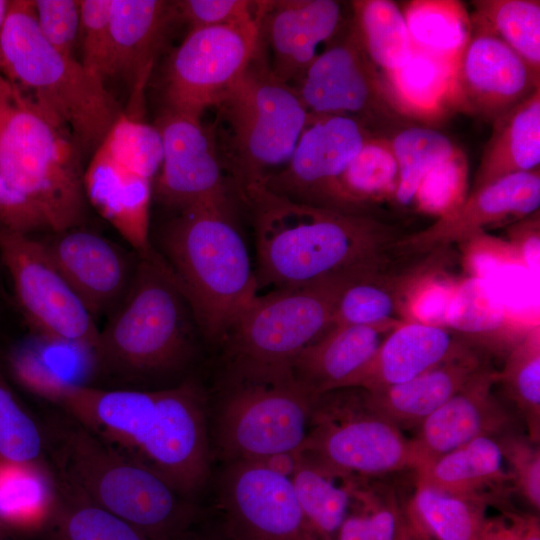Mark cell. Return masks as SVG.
Instances as JSON below:
<instances>
[{"label": "cell", "mask_w": 540, "mask_h": 540, "mask_svg": "<svg viewBox=\"0 0 540 540\" xmlns=\"http://www.w3.org/2000/svg\"><path fill=\"white\" fill-rule=\"evenodd\" d=\"M355 478L302 454L290 480L306 524L316 540H336L350 509Z\"/></svg>", "instance_id": "33"}, {"label": "cell", "mask_w": 540, "mask_h": 540, "mask_svg": "<svg viewBox=\"0 0 540 540\" xmlns=\"http://www.w3.org/2000/svg\"><path fill=\"white\" fill-rule=\"evenodd\" d=\"M0 225L10 231L27 235L50 230L47 219L36 203L9 183L1 172Z\"/></svg>", "instance_id": "51"}, {"label": "cell", "mask_w": 540, "mask_h": 540, "mask_svg": "<svg viewBox=\"0 0 540 540\" xmlns=\"http://www.w3.org/2000/svg\"><path fill=\"white\" fill-rule=\"evenodd\" d=\"M174 3L162 0H111L110 52L105 80L121 78L142 93L156 54L171 23Z\"/></svg>", "instance_id": "24"}, {"label": "cell", "mask_w": 540, "mask_h": 540, "mask_svg": "<svg viewBox=\"0 0 540 540\" xmlns=\"http://www.w3.org/2000/svg\"><path fill=\"white\" fill-rule=\"evenodd\" d=\"M372 136L378 135L351 117L309 114L290 159L264 185L298 202L338 209L339 180Z\"/></svg>", "instance_id": "16"}, {"label": "cell", "mask_w": 540, "mask_h": 540, "mask_svg": "<svg viewBox=\"0 0 540 540\" xmlns=\"http://www.w3.org/2000/svg\"><path fill=\"white\" fill-rule=\"evenodd\" d=\"M466 178V156L458 148L425 176L415 201L422 210L438 214L439 217L448 214L465 200Z\"/></svg>", "instance_id": "46"}, {"label": "cell", "mask_w": 540, "mask_h": 540, "mask_svg": "<svg viewBox=\"0 0 540 540\" xmlns=\"http://www.w3.org/2000/svg\"><path fill=\"white\" fill-rule=\"evenodd\" d=\"M86 199L139 256L148 255L153 180L143 177L97 148L83 177Z\"/></svg>", "instance_id": "25"}, {"label": "cell", "mask_w": 540, "mask_h": 540, "mask_svg": "<svg viewBox=\"0 0 540 540\" xmlns=\"http://www.w3.org/2000/svg\"><path fill=\"white\" fill-rule=\"evenodd\" d=\"M301 453L364 479L418 466L411 439L372 406L366 390L355 387L316 397Z\"/></svg>", "instance_id": "10"}, {"label": "cell", "mask_w": 540, "mask_h": 540, "mask_svg": "<svg viewBox=\"0 0 540 540\" xmlns=\"http://www.w3.org/2000/svg\"><path fill=\"white\" fill-rule=\"evenodd\" d=\"M487 505L416 479L403 516L413 540H478Z\"/></svg>", "instance_id": "32"}, {"label": "cell", "mask_w": 540, "mask_h": 540, "mask_svg": "<svg viewBox=\"0 0 540 540\" xmlns=\"http://www.w3.org/2000/svg\"><path fill=\"white\" fill-rule=\"evenodd\" d=\"M401 323L331 326L295 358L291 371L315 396L344 388Z\"/></svg>", "instance_id": "27"}, {"label": "cell", "mask_w": 540, "mask_h": 540, "mask_svg": "<svg viewBox=\"0 0 540 540\" xmlns=\"http://www.w3.org/2000/svg\"><path fill=\"white\" fill-rule=\"evenodd\" d=\"M514 492L535 511L540 509V448L521 432L497 438Z\"/></svg>", "instance_id": "48"}, {"label": "cell", "mask_w": 540, "mask_h": 540, "mask_svg": "<svg viewBox=\"0 0 540 540\" xmlns=\"http://www.w3.org/2000/svg\"><path fill=\"white\" fill-rule=\"evenodd\" d=\"M453 62L413 47L403 66L382 76L405 116L414 122H432L451 111Z\"/></svg>", "instance_id": "31"}, {"label": "cell", "mask_w": 540, "mask_h": 540, "mask_svg": "<svg viewBox=\"0 0 540 540\" xmlns=\"http://www.w3.org/2000/svg\"><path fill=\"white\" fill-rule=\"evenodd\" d=\"M539 206V170L513 174L472 191L456 209L428 228L404 235L399 244L416 255L445 251L453 243L479 237L486 227L522 220Z\"/></svg>", "instance_id": "21"}, {"label": "cell", "mask_w": 540, "mask_h": 540, "mask_svg": "<svg viewBox=\"0 0 540 540\" xmlns=\"http://www.w3.org/2000/svg\"><path fill=\"white\" fill-rule=\"evenodd\" d=\"M349 283L326 281L257 294L221 342L226 366L291 368L331 327L338 298Z\"/></svg>", "instance_id": "11"}, {"label": "cell", "mask_w": 540, "mask_h": 540, "mask_svg": "<svg viewBox=\"0 0 540 540\" xmlns=\"http://www.w3.org/2000/svg\"><path fill=\"white\" fill-rule=\"evenodd\" d=\"M176 540H246L215 506L200 508Z\"/></svg>", "instance_id": "53"}, {"label": "cell", "mask_w": 540, "mask_h": 540, "mask_svg": "<svg viewBox=\"0 0 540 540\" xmlns=\"http://www.w3.org/2000/svg\"><path fill=\"white\" fill-rule=\"evenodd\" d=\"M478 540H540L539 516L515 508L501 511L484 519Z\"/></svg>", "instance_id": "52"}, {"label": "cell", "mask_w": 540, "mask_h": 540, "mask_svg": "<svg viewBox=\"0 0 540 540\" xmlns=\"http://www.w3.org/2000/svg\"><path fill=\"white\" fill-rule=\"evenodd\" d=\"M475 349L484 348L448 327L406 321L385 338L344 388L373 391L401 384Z\"/></svg>", "instance_id": "23"}, {"label": "cell", "mask_w": 540, "mask_h": 540, "mask_svg": "<svg viewBox=\"0 0 540 540\" xmlns=\"http://www.w3.org/2000/svg\"><path fill=\"white\" fill-rule=\"evenodd\" d=\"M293 84L311 115L351 117L387 138L414 122L394 103L352 23Z\"/></svg>", "instance_id": "12"}, {"label": "cell", "mask_w": 540, "mask_h": 540, "mask_svg": "<svg viewBox=\"0 0 540 540\" xmlns=\"http://www.w3.org/2000/svg\"><path fill=\"white\" fill-rule=\"evenodd\" d=\"M173 3L176 20L193 30L260 21L266 1L181 0Z\"/></svg>", "instance_id": "49"}, {"label": "cell", "mask_w": 540, "mask_h": 540, "mask_svg": "<svg viewBox=\"0 0 540 540\" xmlns=\"http://www.w3.org/2000/svg\"><path fill=\"white\" fill-rule=\"evenodd\" d=\"M260 21L190 30L166 64L165 109L201 116L218 106L260 49Z\"/></svg>", "instance_id": "13"}, {"label": "cell", "mask_w": 540, "mask_h": 540, "mask_svg": "<svg viewBox=\"0 0 540 540\" xmlns=\"http://www.w3.org/2000/svg\"><path fill=\"white\" fill-rule=\"evenodd\" d=\"M0 74L65 128L82 154H93L122 113L101 78L44 39L33 0L9 1Z\"/></svg>", "instance_id": "5"}, {"label": "cell", "mask_w": 540, "mask_h": 540, "mask_svg": "<svg viewBox=\"0 0 540 540\" xmlns=\"http://www.w3.org/2000/svg\"><path fill=\"white\" fill-rule=\"evenodd\" d=\"M497 382L498 370L489 362L421 423L411 439L418 463L415 472L475 439L520 432L517 413L493 393Z\"/></svg>", "instance_id": "19"}, {"label": "cell", "mask_w": 540, "mask_h": 540, "mask_svg": "<svg viewBox=\"0 0 540 540\" xmlns=\"http://www.w3.org/2000/svg\"><path fill=\"white\" fill-rule=\"evenodd\" d=\"M471 28L453 62L450 108L492 124L540 90V72L472 19Z\"/></svg>", "instance_id": "15"}, {"label": "cell", "mask_w": 540, "mask_h": 540, "mask_svg": "<svg viewBox=\"0 0 540 540\" xmlns=\"http://www.w3.org/2000/svg\"><path fill=\"white\" fill-rule=\"evenodd\" d=\"M9 7V0H0V41L3 31V26L6 20L7 12Z\"/></svg>", "instance_id": "55"}, {"label": "cell", "mask_w": 540, "mask_h": 540, "mask_svg": "<svg viewBox=\"0 0 540 540\" xmlns=\"http://www.w3.org/2000/svg\"><path fill=\"white\" fill-rule=\"evenodd\" d=\"M430 262L420 261L347 284L338 298L331 326L406 322L401 318L404 299L427 274Z\"/></svg>", "instance_id": "30"}, {"label": "cell", "mask_w": 540, "mask_h": 540, "mask_svg": "<svg viewBox=\"0 0 540 540\" xmlns=\"http://www.w3.org/2000/svg\"><path fill=\"white\" fill-rule=\"evenodd\" d=\"M395 540H413L411 535H410V532H409V530L407 528V525L405 523L404 516H403L402 522L400 524V527L398 529L397 536H396Z\"/></svg>", "instance_id": "56"}, {"label": "cell", "mask_w": 540, "mask_h": 540, "mask_svg": "<svg viewBox=\"0 0 540 540\" xmlns=\"http://www.w3.org/2000/svg\"><path fill=\"white\" fill-rule=\"evenodd\" d=\"M125 168L153 180L162 162V140L155 125L134 113H121L99 145Z\"/></svg>", "instance_id": "44"}, {"label": "cell", "mask_w": 540, "mask_h": 540, "mask_svg": "<svg viewBox=\"0 0 540 540\" xmlns=\"http://www.w3.org/2000/svg\"><path fill=\"white\" fill-rule=\"evenodd\" d=\"M470 18L485 27L540 72V2L473 1Z\"/></svg>", "instance_id": "41"}, {"label": "cell", "mask_w": 540, "mask_h": 540, "mask_svg": "<svg viewBox=\"0 0 540 540\" xmlns=\"http://www.w3.org/2000/svg\"><path fill=\"white\" fill-rule=\"evenodd\" d=\"M82 155L65 128L0 74V172L36 203L52 232L84 221Z\"/></svg>", "instance_id": "6"}, {"label": "cell", "mask_w": 540, "mask_h": 540, "mask_svg": "<svg viewBox=\"0 0 540 540\" xmlns=\"http://www.w3.org/2000/svg\"><path fill=\"white\" fill-rule=\"evenodd\" d=\"M195 327L185 298L152 250L139 256L130 289L99 332L98 366L129 378L180 370L193 355Z\"/></svg>", "instance_id": "7"}, {"label": "cell", "mask_w": 540, "mask_h": 540, "mask_svg": "<svg viewBox=\"0 0 540 540\" xmlns=\"http://www.w3.org/2000/svg\"><path fill=\"white\" fill-rule=\"evenodd\" d=\"M253 213L258 287L272 289L384 274L404 236L368 213L298 202L264 184L240 192Z\"/></svg>", "instance_id": "1"}, {"label": "cell", "mask_w": 540, "mask_h": 540, "mask_svg": "<svg viewBox=\"0 0 540 540\" xmlns=\"http://www.w3.org/2000/svg\"><path fill=\"white\" fill-rule=\"evenodd\" d=\"M215 506L246 540H316L290 478L257 462L226 463Z\"/></svg>", "instance_id": "17"}, {"label": "cell", "mask_w": 540, "mask_h": 540, "mask_svg": "<svg viewBox=\"0 0 540 540\" xmlns=\"http://www.w3.org/2000/svg\"><path fill=\"white\" fill-rule=\"evenodd\" d=\"M36 22L44 39L60 53L75 56L80 26V1L33 0Z\"/></svg>", "instance_id": "50"}, {"label": "cell", "mask_w": 540, "mask_h": 540, "mask_svg": "<svg viewBox=\"0 0 540 540\" xmlns=\"http://www.w3.org/2000/svg\"><path fill=\"white\" fill-rule=\"evenodd\" d=\"M402 519V503L391 488L355 478L350 509L336 540H395Z\"/></svg>", "instance_id": "43"}, {"label": "cell", "mask_w": 540, "mask_h": 540, "mask_svg": "<svg viewBox=\"0 0 540 540\" xmlns=\"http://www.w3.org/2000/svg\"><path fill=\"white\" fill-rule=\"evenodd\" d=\"M48 528L53 540H151L134 525L73 494L57 481Z\"/></svg>", "instance_id": "40"}, {"label": "cell", "mask_w": 540, "mask_h": 540, "mask_svg": "<svg viewBox=\"0 0 540 540\" xmlns=\"http://www.w3.org/2000/svg\"><path fill=\"white\" fill-rule=\"evenodd\" d=\"M445 319L448 328L484 349L487 341L509 330L503 303L480 277L468 279L457 288L448 302Z\"/></svg>", "instance_id": "42"}, {"label": "cell", "mask_w": 540, "mask_h": 540, "mask_svg": "<svg viewBox=\"0 0 540 540\" xmlns=\"http://www.w3.org/2000/svg\"><path fill=\"white\" fill-rule=\"evenodd\" d=\"M56 503V480L45 464L0 462V522L10 532L48 527Z\"/></svg>", "instance_id": "34"}, {"label": "cell", "mask_w": 540, "mask_h": 540, "mask_svg": "<svg viewBox=\"0 0 540 540\" xmlns=\"http://www.w3.org/2000/svg\"><path fill=\"white\" fill-rule=\"evenodd\" d=\"M301 456V451L294 450L274 454L253 462H257L281 476L291 478L300 463Z\"/></svg>", "instance_id": "54"}, {"label": "cell", "mask_w": 540, "mask_h": 540, "mask_svg": "<svg viewBox=\"0 0 540 540\" xmlns=\"http://www.w3.org/2000/svg\"><path fill=\"white\" fill-rule=\"evenodd\" d=\"M472 191L504 177L539 170L540 90L492 123Z\"/></svg>", "instance_id": "29"}, {"label": "cell", "mask_w": 540, "mask_h": 540, "mask_svg": "<svg viewBox=\"0 0 540 540\" xmlns=\"http://www.w3.org/2000/svg\"><path fill=\"white\" fill-rule=\"evenodd\" d=\"M155 126L163 150L156 176L158 199L179 211L229 201L214 141L200 116L165 109Z\"/></svg>", "instance_id": "18"}, {"label": "cell", "mask_w": 540, "mask_h": 540, "mask_svg": "<svg viewBox=\"0 0 540 540\" xmlns=\"http://www.w3.org/2000/svg\"><path fill=\"white\" fill-rule=\"evenodd\" d=\"M110 447L167 481L201 456L206 442V399L193 380L153 391L60 389L50 399Z\"/></svg>", "instance_id": "2"}, {"label": "cell", "mask_w": 540, "mask_h": 540, "mask_svg": "<svg viewBox=\"0 0 540 540\" xmlns=\"http://www.w3.org/2000/svg\"><path fill=\"white\" fill-rule=\"evenodd\" d=\"M343 25L342 5L333 0L266 1L260 21V39L270 52L272 73L293 84Z\"/></svg>", "instance_id": "22"}, {"label": "cell", "mask_w": 540, "mask_h": 540, "mask_svg": "<svg viewBox=\"0 0 540 540\" xmlns=\"http://www.w3.org/2000/svg\"><path fill=\"white\" fill-rule=\"evenodd\" d=\"M398 166L389 138L372 136L363 145L341 176L337 189V207L363 212L365 204L394 194Z\"/></svg>", "instance_id": "37"}, {"label": "cell", "mask_w": 540, "mask_h": 540, "mask_svg": "<svg viewBox=\"0 0 540 540\" xmlns=\"http://www.w3.org/2000/svg\"><path fill=\"white\" fill-rule=\"evenodd\" d=\"M352 25L372 63L387 75L405 64L413 45L399 6L388 0L352 1Z\"/></svg>", "instance_id": "35"}, {"label": "cell", "mask_w": 540, "mask_h": 540, "mask_svg": "<svg viewBox=\"0 0 540 540\" xmlns=\"http://www.w3.org/2000/svg\"><path fill=\"white\" fill-rule=\"evenodd\" d=\"M414 48L454 60L471 35V18L455 0H414L402 10Z\"/></svg>", "instance_id": "36"}, {"label": "cell", "mask_w": 540, "mask_h": 540, "mask_svg": "<svg viewBox=\"0 0 540 540\" xmlns=\"http://www.w3.org/2000/svg\"><path fill=\"white\" fill-rule=\"evenodd\" d=\"M0 256L20 308L37 335L97 349L100 330L95 318L57 269L41 240L0 225Z\"/></svg>", "instance_id": "14"}, {"label": "cell", "mask_w": 540, "mask_h": 540, "mask_svg": "<svg viewBox=\"0 0 540 540\" xmlns=\"http://www.w3.org/2000/svg\"><path fill=\"white\" fill-rule=\"evenodd\" d=\"M111 0H80L79 61L105 83L110 52Z\"/></svg>", "instance_id": "47"}, {"label": "cell", "mask_w": 540, "mask_h": 540, "mask_svg": "<svg viewBox=\"0 0 540 540\" xmlns=\"http://www.w3.org/2000/svg\"><path fill=\"white\" fill-rule=\"evenodd\" d=\"M217 107L229 126L239 192L264 184L286 165L309 118L293 85L270 70L262 46Z\"/></svg>", "instance_id": "9"}, {"label": "cell", "mask_w": 540, "mask_h": 540, "mask_svg": "<svg viewBox=\"0 0 540 540\" xmlns=\"http://www.w3.org/2000/svg\"><path fill=\"white\" fill-rule=\"evenodd\" d=\"M389 141L398 166L394 197L401 205L411 204L425 176L458 149L447 135L417 124L396 131Z\"/></svg>", "instance_id": "39"}, {"label": "cell", "mask_w": 540, "mask_h": 540, "mask_svg": "<svg viewBox=\"0 0 540 540\" xmlns=\"http://www.w3.org/2000/svg\"><path fill=\"white\" fill-rule=\"evenodd\" d=\"M489 362L488 351L475 349L404 383L367 391L368 398L400 429L418 428Z\"/></svg>", "instance_id": "28"}, {"label": "cell", "mask_w": 540, "mask_h": 540, "mask_svg": "<svg viewBox=\"0 0 540 540\" xmlns=\"http://www.w3.org/2000/svg\"><path fill=\"white\" fill-rule=\"evenodd\" d=\"M46 439L56 481L151 540H176L199 511L165 479L119 453L70 416Z\"/></svg>", "instance_id": "4"}, {"label": "cell", "mask_w": 540, "mask_h": 540, "mask_svg": "<svg viewBox=\"0 0 540 540\" xmlns=\"http://www.w3.org/2000/svg\"><path fill=\"white\" fill-rule=\"evenodd\" d=\"M526 427L527 437L540 439V334L539 326L525 333L506 353L498 382Z\"/></svg>", "instance_id": "38"}, {"label": "cell", "mask_w": 540, "mask_h": 540, "mask_svg": "<svg viewBox=\"0 0 540 540\" xmlns=\"http://www.w3.org/2000/svg\"><path fill=\"white\" fill-rule=\"evenodd\" d=\"M160 247L158 255L198 329L210 341L221 343L259 288L229 201L180 211L163 229Z\"/></svg>", "instance_id": "3"}, {"label": "cell", "mask_w": 540, "mask_h": 540, "mask_svg": "<svg viewBox=\"0 0 540 540\" xmlns=\"http://www.w3.org/2000/svg\"><path fill=\"white\" fill-rule=\"evenodd\" d=\"M224 375L212 435L225 463L301 451L317 396L291 368L226 366Z\"/></svg>", "instance_id": "8"}, {"label": "cell", "mask_w": 540, "mask_h": 540, "mask_svg": "<svg viewBox=\"0 0 540 540\" xmlns=\"http://www.w3.org/2000/svg\"><path fill=\"white\" fill-rule=\"evenodd\" d=\"M46 437L0 369V462L44 464Z\"/></svg>", "instance_id": "45"}, {"label": "cell", "mask_w": 540, "mask_h": 540, "mask_svg": "<svg viewBox=\"0 0 540 540\" xmlns=\"http://www.w3.org/2000/svg\"><path fill=\"white\" fill-rule=\"evenodd\" d=\"M41 240L53 263L94 318L110 315L133 282L139 255L81 226Z\"/></svg>", "instance_id": "20"}, {"label": "cell", "mask_w": 540, "mask_h": 540, "mask_svg": "<svg viewBox=\"0 0 540 540\" xmlns=\"http://www.w3.org/2000/svg\"><path fill=\"white\" fill-rule=\"evenodd\" d=\"M0 540H12L10 532L0 522Z\"/></svg>", "instance_id": "57"}, {"label": "cell", "mask_w": 540, "mask_h": 540, "mask_svg": "<svg viewBox=\"0 0 540 540\" xmlns=\"http://www.w3.org/2000/svg\"><path fill=\"white\" fill-rule=\"evenodd\" d=\"M416 479L438 490L494 506L514 508V493L500 445L482 437L466 443L416 471Z\"/></svg>", "instance_id": "26"}]
</instances>
